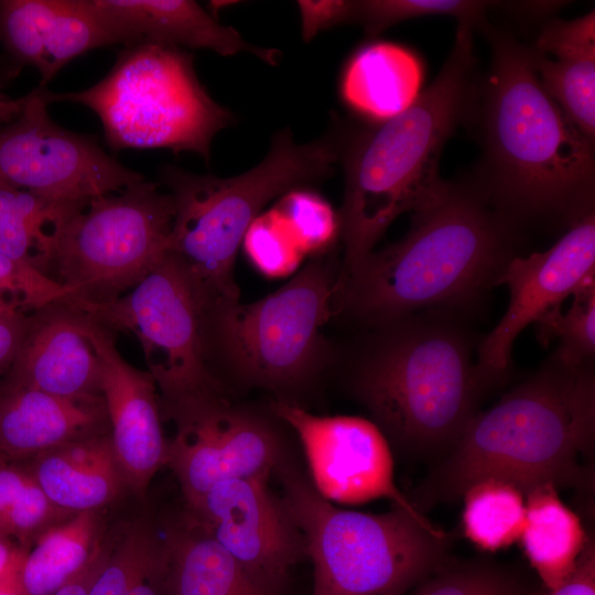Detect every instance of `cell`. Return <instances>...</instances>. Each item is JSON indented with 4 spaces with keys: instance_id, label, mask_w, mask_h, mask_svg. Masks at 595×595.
I'll use <instances>...</instances> for the list:
<instances>
[{
    "instance_id": "cell-7",
    "label": "cell",
    "mask_w": 595,
    "mask_h": 595,
    "mask_svg": "<svg viewBox=\"0 0 595 595\" xmlns=\"http://www.w3.org/2000/svg\"><path fill=\"white\" fill-rule=\"evenodd\" d=\"M275 468L313 564L312 595H405L447 559L451 537L424 515L340 509L293 467Z\"/></svg>"
},
{
    "instance_id": "cell-23",
    "label": "cell",
    "mask_w": 595,
    "mask_h": 595,
    "mask_svg": "<svg viewBox=\"0 0 595 595\" xmlns=\"http://www.w3.org/2000/svg\"><path fill=\"white\" fill-rule=\"evenodd\" d=\"M25 468L53 504L72 513L101 510L128 489L110 433L43 451Z\"/></svg>"
},
{
    "instance_id": "cell-6",
    "label": "cell",
    "mask_w": 595,
    "mask_h": 595,
    "mask_svg": "<svg viewBox=\"0 0 595 595\" xmlns=\"http://www.w3.org/2000/svg\"><path fill=\"white\" fill-rule=\"evenodd\" d=\"M339 155L336 134L296 143L284 129L260 163L232 177L161 170L174 204L167 250L186 266L205 303L239 301L235 261L251 223L271 199L331 175Z\"/></svg>"
},
{
    "instance_id": "cell-36",
    "label": "cell",
    "mask_w": 595,
    "mask_h": 595,
    "mask_svg": "<svg viewBox=\"0 0 595 595\" xmlns=\"http://www.w3.org/2000/svg\"><path fill=\"white\" fill-rule=\"evenodd\" d=\"M74 515L53 504L30 474L4 519L0 534L15 539L19 547L30 549L42 533Z\"/></svg>"
},
{
    "instance_id": "cell-2",
    "label": "cell",
    "mask_w": 595,
    "mask_h": 595,
    "mask_svg": "<svg viewBox=\"0 0 595 595\" xmlns=\"http://www.w3.org/2000/svg\"><path fill=\"white\" fill-rule=\"evenodd\" d=\"M595 375L593 364L553 355L493 407L478 411L452 448L408 496L424 515L496 478L523 495L541 485L593 494Z\"/></svg>"
},
{
    "instance_id": "cell-16",
    "label": "cell",
    "mask_w": 595,
    "mask_h": 595,
    "mask_svg": "<svg viewBox=\"0 0 595 595\" xmlns=\"http://www.w3.org/2000/svg\"><path fill=\"white\" fill-rule=\"evenodd\" d=\"M595 280V213L572 224L549 249L515 256L498 285L509 290L505 315L477 347V365L494 385L508 374L517 336Z\"/></svg>"
},
{
    "instance_id": "cell-45",
    "label": "cell",
    "mask_w": 595,
    "mask_h": 595,
    "mask_svg": "<svg viewBox=\"0 0 595 595\" xmlns=\"http://www.w3.org/2000/svg\"><path fill=\"white\" fill-rule=\"evenodd\" d=\"M150 578L141 581L134 585L128 595H159L158 591L149 583Z\"/></svg>"
},
{
    "instance_id": "cell-15",
    "label": "cell",
    "mask_w": 595,
    "mask_h": 595,
    "mask_svg": "<svg viewBox=\"0 0 595 595\" xmlns=\"http://www.w3.org/2000/svg\"><path fill=\"white\" fill-rule=\"evenodd\" d=\"M269 476L231 478L215 485L187 509L261 588L279 595L293 565L306 555L304 538Z\"/></svg>"
},
{
    "instance_id": "cell-1",
    "label": "cell",
    "mask_w": 595,
    "mask_h": 595,
    "mask_svg": "<svg viewBox=\"0 0 595 595\" xmlns=\"http://www.w3.org/2000/svg\"><path fill=\"white\" fill-rule=\"evenodd\" d=\"M482 29L491 60L475 102L484 147L476 180L519 232L530 224L567 229L594 212V142L542 88L530 48L488 24Z\"/></svg>"
},
{
    "instance_id": "cell-27",
    "label": "cell",
    "mask_w": 595,
    "mask_h": 595,
    "mask_svg": "<svg viewBox=\"0 0 595 595\" xmlns=\"http://www.w3.org/2000/svg\"><path fill=\"white\" fill-rule=\"evenodd\" d=\"M101 511H82L42 533L25 552L21 580L28 595H54L89 562L104 539Z\"/></svg>"
},
{
    "instance_id": "cell-22",
    "label": "cell",
    "mask_w": 595,
    "mask_h": 595,
    "mask_svg": "<svg viewBox=\"0 0 595 595\" xmlns=\"http://www.w3.org/2000/svg\"><path fill=\"white\" fill-rule=\"evenodd\" d=\"M530 58L545 93L591 141L595 139V13L555 20L539 33Z\"/></svg>"
},
{
    "instance_id": "cell-44",
    "label": "cell",
    "mask_w": 595,
    "mask_h": 595,
    "mask_svg": "<svg viewBox=\"0 0 595 595\" xmlns=\"http://www.w3.org/2000/svg\"><path fill=\"white\" fill-rule=\"evenodd\" d=\"M14 547L15 545L12 544L9 538L0 534V574L4 569Z\"/></svg>"
},
{
    "instance_id": "cell-20",
    "label": "cell",
    "mask_w": 595,
    "mask_h": 595,
    "mask_svg": "<svg viewBox=\"0 0 595 595\" xmlns=\"http://www.w3.org/2000/svg\"><path fill=\"white\" fill-rule=\"evenodd\" d=\"M110 433L101 394L62 397L10 387L0 394V457L29 461L48 448Z\"/></svg>"
},
{
    "instance_id": "cell-33",
    "label": "cell",
    "mask_w": 595,
    "mask_h": 595,
    "mask_svg": "<svg viewBox=\"0 0 595 595\" xmlns=\"http://www.w3.org/2000/svg\"><path fill=\"white\" fill-rule=\"evenodd\" d=\"M499 2L478 0H364L356 1L354 22H359L370 36L399 22L422 17L446 15L461 24L483 28L486 12Z\"/></svg>"
},
{
    "instance_id": "cell-3",
    "label": "cell",
    "mask_w": 595,
    "mask_h": 595,
    "mask_svg": "<svg viewBox=\"0 0 595 595\" xmlns=\"http://www.w3.org/2000/svg\"><path fill=\"white\" fill-rule=\"evenodd\" d=\"M520 232L476 181L447 182L411 214L408 232L368 255L337 283L344 314L376 328L431 310L466 314L519 253Z\"/></svg>"
},
{
    "instance_id": "cell-31",
    "label": "cell",
    "mask_w": 595,
    "mask_h": 595,
    "mask_svg": "<svg viewBox=\"0 0 595 595\" xmlns=\"http://www.w3.org/2000/svg\"><path fill=\"white\" fill-rule=\"evenodd\" d=\"M510 569L486 559L448 558L405 595H536Z\"/></svg>"
},
{
    "instance_id": "cell-32",
    "label": "cell",
    "mask_w": 595,
    "mask_h": 595,
    "mask_svg": "<svg viewBox=\"0 0 595 595\" xmlns=\"http://www.w3.org/2000/svg\"><path fill=\"white\" fill-rule=\"evenodd\" d=\"M537 335L540 343L549 345L558 339L553 356L571 366L593 364L595 354V280L586 283L573 294L567 311L556 307L538 322Z\"/></svg>"
},
{
    "instance_id": "cell-28",
    "label": "cell",
    "mask_w": 595,
    "mask_h": 595,
    "mask_svg": "<svg viewBox=\"0 0 595 595\" xmlns=\"http://www.w3.org/2000/svg\"><path fill=\"white\" fill-rule=\"evenodd\" d=\"M83 209L0 181V252L40 270L65 225Z\"/></svg>"
},
{
    "instance_id": "cell-34",
    "label": "cell",
    "mask_w": 595,
    "mask_h": 595,
    "mask_svg": "<svg viewBox=\"0 0 595 595\" xmlns=\"http://www.w3.org/2000/svg\"><path fill=\"white\" fill-rule=\"evenodd\" d=\"M301 251L321 253L339 236V217L329 203L309 187L291 190L273 206Z\"/></svg>"
},
{
    "instance_id": "cell-26",
    "label": "cell",
    "mask_w": 595,
    "mask_h": 595,
    "mask_svg": "<svg viewBox=\"0 0 595 595\" xmlns=\"http://www.w3.org/2000/svg\"><path fill=\"white\" fill-rule=\"evenodd\" d=\"M524 498L526 522L519 540L545 589H554L574 572L589 537L553 485L538 486Z\"/></svg>"
},
{
    "instance_id": "cell-38",
    "label": "cell",
    "mask_w": 595,
    "mask_h": 595,
    "mask_svg": "<svg viewBox=\"0 0 595 595\" xmlns=\"http://www.w3.org/2000/svg\"><path fill=\"white\" fill-rule=\"evenodd\" d=\"M302 37L310 42L321 31L344 22H354L356 1L299 0Z\"/></svg>"
},
{
    "instance_id": "cell-10",
    "label": "cell",
    "mask_w": 595,
    "mask_h": 595,
    "mask_svg": "<svg viewBox=\"0 0 595 595\" xmlns=\"http://www.w3.org/2000/svg\"><path fill=\"white\" fill-rule=\"evenodd\" d=\"M173 217L172 195L145 178L95 197L65 225L40 271L68 289L72 305L113 302L165 253Z\"/></svg>"
},
{
    "instance_id": "cell-35",
    "label": "cell",
    "mask_w": 595,
    "mask_h": 595,
    "mask_svg": "<svg viewBox=\"0 0 595 595\" xmlns=\"http://www.w3.org/2000/svg\"><path fill=\"white\" fill-rule=\"evenodd\" d=\"M241 246L255 267L271 278L292 273L304 257L273 207L255 218Z\"/></svg>"
},
{
    "instance_id": "cell-14",
    "label": "cell",
    "mask_w": 595,
    "mask_h": 595,
    "mask_svg": "<svg viewBox=\"0 0 595 595\" xmlns=\"http://www.w3.org/2000/svg\"><path fill=\"white\" fill-rule=\"evenodd\" d=\"M271 410L296 433L310 480L325 499L356 505L387 498L394 506L422 513L397 487L389 441L375 422L315 415L285 400L272 401Z\"/></svg>"
},
{
    "instance_id": "cell-21",
    "label": "cell",
    "mask_w": 595,
    "mask_h": 595,
    "mask_svg": "<svg viewBox=\"0 0 595 595\" xmlns=\"http://www.w3.org/2000/svg\"><path fill=\"white\" fill-rule=\"evenodd\" d=\"M94 8L125 37L127 45L151 42L188 48H205L223 56L255 54L275 65L280 52L247 42L192 0H90Z\"/></svg>"
},
{
    "instance_id": "cell-37",
    "label": "cell",
    "mask_w": 595,
    "mask_h": 595,
    "mask_svg": "<svg viewBox=\"0 0 595 595\" xmlns=\"http://www.w3.org/2000/svg\"><path fill=\"white\" fill-rule=\"evenodd\" d=\"M68 296L67 288L35 267L20 263L0 252V298L32 313Z\"/></svg>"
},
{
    "instance_id": "cell-9",
    "label": "cell",
    "mask_w": 595,
    "mask_h": 595,
    "mask_svg": "<svg viewBox=\"0 0 595 595\" xmlns=\"http://www.w3.org/2000/svg\"><path fill=\"white\" fill-rule=\"evenodd\" d=\"M339 271L316 258L267 296L204 304V347L213 375L223 368L248 385L299 387L323 367V327L333 314Z\"/></svg>"
},
{
    "instance_id": "cell-25",
    "label": "cell",
    "mask_w": 595,
    "mask_h": 595,
    "mask_svg": "<svg viewBox=\"0 0 595 595\" xmlns=\"http://www.w3.org/2000/svg\"><path fill=\"white\" fill-rule=\"evenodd\" d=\"M170 595H273L257 585L190 513L164 542Z\"/></svg>"
},
{
    "instance_id": "cell-4",
    "label": "cell",
    "mask_w": 595,
    "mask_h": 595,
    "mask_svg": "<svg viewBox=\"0 0 595 595\" xmlns=\"http://www.w3.org/2000/svg\"><path fill=\"white\" fill-rule=\"evenodd\" d=\"M473 31L458 23L440 73L407 110L340 147L345 167L338 215L340 278L374 251L397 217L424 208L444 191L447 182L439 174L442 150L476 102Z\"/></svg>"
},
{
    "instance_id": "cell-24",
    "label": "cell",
    "mask_w": 595,
    "mask_h": 595,
    "mask_svg": "<svg viewBox=\"0 0 595 595\" xmlns=\"http://www.w3.org/2000/svg\"><path fill=\"white\" fill-rule=\"evenodd\" d=\"M423 78L422 62L411 50L376 42L350 58L342 79V96L355 111L382 122L416 100Z\"/></svg>"
},
{
    "instance_id": "cell-17",
    "label": "cell",
    "mask_w": 595,
    "mask_h": 595,
    "mask_svg": "<svg viewBox=\"0 0 595 595\" xmlns=\"http://www.w3.org/2000/svg\"><path fill=\"white\" fill-rule=\"evenodd\" d=\"M77 313L80 328L99 359L100 392L117 463L127 488L143 497L154 475L167 463L169 440L163 432L156 383L148 370L125 360L112 332L79 310Z\"/></svg>"
},
{
    "instance_id": "cell-12",
    "label": "cell",
    "mask_w": 595,
    "mask_h": 595,
    "mask_svg": "<svg viewBox=\"0 0 595 595\" xmlns=\"http://www.w3.org/2000/svg\"><path fill=\"white\" fill-rule=\"evenodd\" d=\"M175 428L167 463L187 509L217 484L231 478L269 476L280 463V445L260 415L236 405L224 386L161 402Z\"/></svg>"
},
{
    "instance_id": "cell-40",
    "label": "cell",
    "mask_w": 595,
    "mask_h": 595,
    "mask_svg": "<svg viewBox=\"0 0 595 595\" xmlns=\"http://www.w3.org/2000/svg\"><path fill=\"white\" fill-rule=\"evenodd\" d=\"M29 477L30 473L25 467L0 457V530Z\"/></svg>"
},
{
    "instance_id": "cell-30",
    "label": "cell",
    "mask_w": 595,
    "mask_h": 595,
    "mask_svg": "<svg viewBox=\"0 0 595 595\" xmlns=\"http://www.w3.org/2000/svg\"><path fill=\"white\" fill-rule=\"evenodd\" d=\"M165 570V548L151 528L130 526L110 542L106 561L88 595H128L130 589Z\"/></svg>"
},
{
    "instance_id": "cell-13",
    "label": "cell",
    "mask_w": 595,
    "mask_h": 595,
    "mask_svg": "<svg viewBox=\"0 0 595 595\" xmlns=\"http://www.w3.org/2000/svg\"><path fill=\"white\" fill-rule=\"evenodd\" d=\"M37 86L21 113L0 127V181L46 199L85 208L95 197L142 181L89 136L57 125Z\"/></svg>"
},
{
    "instance_id": "cell-11",
    "label": "cell",
    "mask_w": 595,
    "mask_h": 595,
    "mask_svg": "<svg viewBox=\"0 0 595 595\" xmlns=\"http://www.w3.org/2000/svg\"><path fill=\"white\" fill-rule=\"evenodd\" d=\"M72 305V304H71ZM108 331L134 335L160 401L224 386L204 347V299L186 266L166 250L130 291L110 303L72 305Z\"/></svg>"
},
{
    "instance_id": "cell-8",
    "label": "cell",
    "mask_w": 595,
    "mask_h": 595,
    "mask_svg": "<svg viewBox=\"0 0 595 595\" xmlns=\"http://www.w3.org/2000/svg\"><path fill=\"white\" fill-rule=\"evenodd\" d=\"M42 96L47 105L69 101L93 110L113 151L170 149L208 162L213 139L232 121L198 80L187 52L151 42L126 45L109 73L84 90L43 87Z\"/></svg>"
},
{
    "instance_id": "cell-39",
    "label": "cell",
    "mask_w": 595,
    "mask_h": 595,
    "mask_svg": "<svg viewBox=\"0 0 595 595\" xmlns=\"http://www.w3.org/2000/svg\"><path fill=\"white\" fill-rule=\"evenodd\" d=\"M536 595H595V545L589 538L574 572L560 586Z\"/></svg>"
},
{
    "instance_id": "cell-43",
    "label": "cell",
    "mask_w": 595,
    "mask_h": 595,
    "mask_svg": "<svg viewBox=\"0 0 595 595\" xmlns=\"http://www.w3.org/2000/svg\"><path fill=\"white\" fill-rule=\"evenodd\" d=\"M26 96L18 99H11L0 94V127L14 120L22 111L25 105Z\"/></svg>"
},
{
    "instance_id": "cell-5",
    "label": "cell",
    "mask_w": 595,
    "mask_h": 595,
    "mask_svg": "<svg viewBox=\"0 0 595 595\" xmlns=\"http://www.w3.org/2000/svg\"><path fill=\"white\" fill-rule=\"evenodd\" d=\"M368 340L351 375L355 397L402 452L436 462L495 387L474 360L479 343L461 313L445 310L376 327Z\"/></svg>"
},
{
    "instance_id": "cell-42",
    "label": "cell",
    "mask_w": 595,
    "mask_h": 595,
    "mask_svg": "<svg viewBox=\"0 0 595 595\" xmlns=\"http://www.w3.org/2000/svg\"><path fill=\"white\" fill-rule=\"evenodd\" d=\"M29 549L15 545L0 574V595H28L21 580V566Z\"/></svg>"
},
{
    "instance_id": "cell-29",
    "label": "cell",
    "mask_w": 595,
    "mask_h": 595,
    "mask_svg": "<svg viewBox=\"0 0 595 595\" xmlns=\"http://www.w3.org/2000/svg\"><path fill=\"white\" fill-rule=\"evenodd\" d=\"M462 527L477 548L495 552L519 540L526 522L524 495L512 484L485 478L462 496Z\"/></svg>"
},
{
    "instance_id": "cell-19",
    "label": "cell",
    "mask_w": 595,
    "mask_h": 595,
    "mask_svg": "<svg viewBox=\"0 0 595 595\" xmlns=\"http://www.w3.org/2000/svg\"><path fill=\"white\" fill-rule=\"evenodd\" d=\"M9 371L10 387L62 397L101 394L99 359L77 310L64 300L31 313Z\"/></svg>"
},
{
    "instance_id": "cell-18",
    "label": "cell",
    "mask_w": 595,
    "mask_h": 595,
    "mask_svg": "<svg viewBox=\"0 0 595 595\" xmlns=\"http://www.w3.org/2000/svg\"><path fill=\"white\" fill-rule=\"evenodd\" d=\"M0 40L19 67L37 69L41 87L88 51L127 45L90 0H0Z\"/></svg>"
},
{
    "instance_id": "cell-41",
    "label": "cell",
    "mask_w": 595,
    "mask_h": 595,
    "mask_svg": "<svg viewBox=\"0 0 595 595\" xmlns=\"http://www.w3.org/2000/svg\"><path fill=\"white\" fill-rule=\"evenodd\" d=\"M109 547L110 542L104 538L86 566L54 595H88L96 576L106 561Z\"/></svg>"
}]
</instances>
